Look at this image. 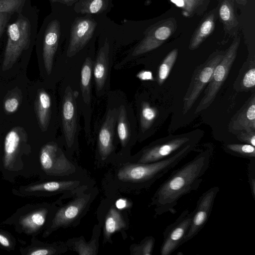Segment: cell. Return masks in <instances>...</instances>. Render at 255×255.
<instances>
[{
	"label": "cell",
	"mask_w": 255,
	"mask_h": 255,
	"mask_svg": "<svg viewBox=\"0 0 255 255\" xmlns=\"http://www.w3.org/2000/svg\"><path fill=\"white\" fill-rule=\"evenodd\" d=\"M14 13H15L9 12H0V40L5 34L8 23Z\"/></svg>",
	"instance_id": "8d00e7d4"
},
{
	"label": "cell",
	"mask_w": 255,
	"mask_h": 255,
	"mask_svg": "<svg viewBox=\"0 0 255 255\" xmlns=\"http://www.w3.org/2000/svg\"><path fill=\"white\" fill-rule=\"evenodd\" d=\"M54 253L53 251L47 249H39L37 250H35L30 253L29 255H51Z\"/></svg>",
	"instance_id": "ab89813d"
},
{
	"label": "cell",
	"mask_w": 255,
	"mask_h": 255,
	"mask_svg": "<svg viewBox=\"0 0 255 255\" xmlns=\"http://www.w3.org/2000/svg\"><path fill=\"white\" fill-rule=\"evenodd\" d=\"M215 26L214 16L211 15L200 25L193 36L189 48L194 50L199 47L201 43L211 33Z\"/></svg>",
	"instance_id": "cb8c5ba5"
},
{
	"label": "cell",
	"mask_w": 255,
	"mask_h": 255,
	"mask_svg": "<svg viewBox=\"0 0 255 255\" xmlns=\"http://www.w3.org/2000/svg\"><path fill=\"white\" fill-rule=\"evenodd\" d=\"M109 53V45L108 41H106L98 52L94 65V75L98 91L103 89L107 77Z\"/></svg>",
	"instance_id": "e0dca14e"
},
{
	"label": "cell",
	"mask_w": 255,
	"mask_h": 255,
	"mask_svg": "<svg viewBox=\"0 0 255 255\" xmlns=\"http://www.w3.org/2000/svg\"><path fill=\"white\" fill-rule=\"evenodd\" d=\"M60 34V23L56 18L45 20L37 32L36 40L41 43L43 60L48 74H50L52 71Z\"/></svg>",
	"instance_id": "52a82bcc"
},
{
	"label": "cell",
	"mask_w": 255,
	"mask_h": 255,
	"mask_svg": "<svg viewBox=\"0 0 255 255\" xmlns=\"http://www.w3.org/2000/svg\"><path fill=\"white\" fill-rule=\"evenodd\" d=\"M236 135L237 139L242 143L255 146V130L241 131Z\"/></svg>",
	"instance_id": "e575fe53"
},
{
	"label": "cell",
	"mask_w": 255,
	"mask_h": 255,
	"mask_svg": "<svg viewBox=\"0 0 255 255\" xmlns=\"http://www.w3.org/2000/svg\"><path fill=\"white\" fill-rule=\"evenodd\" d=\"M146 33L151 35L155 39L163 42L171 35V30L167 26H161L155 30H150Z\"/></svg>",
	"instance_id": "d6a6232c"
},
{
	"label": "cell",
	"mask_w": 255,
	"mask_h": 255,
	"mask_svg": "<svg viewBox=\"0 0 255 255\" xmlns=\"http://www.w3.org/2000/svg\"><path fill=\"white\" fill-rule=\"evenodd\" d=\"M116 205L119 208H124L126 206V201L124 200H119L117 202Z\"/></svg>",
	"instance_id": "ee69618b"
},
{
	"label": "cell",
	"mask_w": 255,
	"mask_h": 255,
	"mask_svg": "<svg viewBox=\"0 0 255 255\" xmlns=\"http://www.w3.org/2000/svg\"><path fill=\"white\" fill-rule=\"evenodd\" d=\"M198 143L189 144L172 155L160 161L125 166L119 170L118 177L123 181H131L139 183L144 187L149 186L175 167L196 148Z\"/></svg>",
	"instance_id": "3957f363"
},
{
	"label": "cell",
	"mask_w": 255,
	"mask_h": 255,
	"mask_svg": "<svg viewBox=\"0 0 255 255\" xmlns=\"http://www.w3.org/2000/svg\"><path fill=\"white\" fill-rule=\"evenodd\" d=\"M40 161L44 170L52 175H67L75 170L73 164L54 143H48L42 148Z\"/></svg>",
	"instance_id": "30bf717a"
},
{
	"label": "cell",
	"mask_w": 255,
	"mask_h": 255,
	"mask_svg": "<svg viewBox=\"0 0 255 255\" xmlns=\"http://www.w3.org/2000/svg\"><path fill=\"white\" fill-rule=\"evenodd\" d=\"M184 1L183 8L187 11L191 13L195 9L197 6L202 0H183Z\"/></svg>",
	"instance_id": "f35d334b"
},
{
	"label": "cell",
	"mask_w": 255,
	"mask_h": 255,
	"mask_svg": "<svg viewBox=\"0 0 255 255\" xmlns=\"http://www.w3.org/2000/svg\"><path fill=\"white\" fill-rule=\"evenodd\" d=\"M219 14L226 27L235 26L236 20L233 7L228 0H225L222 2L219 9Z\"/></svg>",
	"instance_id": "f546056e"
},
{
	"label": "cell",
	"mask_w": 255,
	"mask_h": 255,
	"mask_svg": "<svg viewBox=\"0 0 255 255\" xmlns=\"http://www.w3.org/2000/svg\"><path fill=\"white\" fill-rule=\"evenodd\" d=\"M240 41L239 37L234 40L226 53H224L222 60L215 67L211 79L204 91V95L195 109V113L208 108L215 100L236 58Z\"/></svg>",
	"instance_id": "5b68a950"
},
{
	"label": "cell",
	"mask_w": 255,
	"mask_h": 255,
	"mask_svg": "<svg viewBox=\"0 0 255 255\" xmlns=\"http://www.w3.org/2000/svg\"><path fill=\"white\" fill-rule=\"evenodd\" d=\"M171 1L179 7H183L184 6V1L183 0H171Z\"/></svg>",
	"instance_id": "f6af8a7d"
},
{
	"label": "cell",
	"mask_w": 255,
	"mask_h": 255,
	"mask_svg": "<svg viewBox=\"0 0 255 255\" xmlns=\"http://www.w3.org/2000/svg\"><path fill=\"white\" fill-rule=\"evenodd\" d=\"M46 213L45 210H40L31 213L21 220L20 224L28 232L35 231L44 224Z\"/></svg>",
	"instance_id": "d4e9b609"
},
{
	"label": "cell",
	"mask_w": 255,
	"mask_h": 255,
	"mask_svg": "<svg viewBox=\"0 0 255 255\" xmlns=\"http://www.w3.org/2000/svg\"><path fill=\"white\" fill-rule=\"evenodd\" d=\"M20 141V137L16 128L9 131L5 137L3 163L5 167L12 165Z\"/></svg>",
	"instance_id": "d6986e66"
},
{
	"label": "cell",
	"mask_w": 255,
	"mask_h": 255,
	"mask_svg": "<svg viewBox=\"0 0 255 255\" xmlns=\"http://www.w3.org/2000/svg\"><path fill=\"white\" fill-rule=\"evenodd\" d=\"M238 2H240L241 3H243L245 2V3L246 2V0H237Z\"/></svg>",
	"instance_id": "bcb514c9"
},
{
	"label": "cell",
	"mask_w": 255,
	"mask_h": 255,
	"mask_svg": "<svg viewBox=\"0 0 255 255\" xmlns=\"http://www.w3.org/2000/svg\"><path fill=\"white\" fill-rule=\"evenodd\" d=\"M224 150L233 156L244 158L249 160L255 159V146L244 143H225Z\"/></svg>",
	"instance_id": "7402d4cb"
},
{
	"label": "cell",
	"mask_w": 255,
	"mask_h": 255,
	"mask_svg": "<svg viewBox=\"0 0 255 255\" xmlns=\"http://www.w3.org/2000/svg\"><path fill=\"white\" fill-rule=\"evenodd\" d=\"M109 0H80L75 6L74 10L83 14L99 13L108 7Z\"/></svg>",
	"instance_id": "44dd1931"
},
{
	"label": "cell",
	"mask_w": 255,
	"mask_h": 255,
	"mask_svg": "<svg viewBox=\"0 0 255 255\" xmlns=\"http://www.w3.org/2000/svg\"><path fill=\"white\" fill-rule=\"evenodd\" d=\"M75 249L79 255H90L96 254L95 247L92 243L88 244L80 241L76 244Z\"/></svg>",
	"instance_id": "d590c367"
},
{
	"label": "cell",
	"mask_w": 255,
	"mask_h": 255,
	"mask_svg": "<svg viewBox=\"0 0 255 255\" xmlns=\"http://www.w3.org/2000/svg\"><path fill=\"white\" fill-rule=\"evenodd\" d=\"M118 133L122 146H125L130 136V130L126 110L123 105L118 109Z\"/></svg>",
	"instance_id": "83f0119b"
},
{
	"label": "cell",
	"mask_w": 255,
	"mask_h": 255,
	"mask_svg": "<svg viewBox=\"0 0 255 255\" xmlns=\"http://www.w3.org/2000/svg\"><path fill=\"white\" fill-rule=\"evenodd\" d=\"M248 165V178L252 195L255 200V159L249 160Z\"/></svg>",
	"instance_id": "836d02e7"
},
{
	"label": "cell",
	"mask_w": 255,
	"mask_h": 255,
	"mask_svg": "<svg viewBox=\"0 0 255 255\" xmlns=\"http://www.w3.org/2000/svg\"><path fill=\"white\" fill-rule=\"evenodd\" d=\"M219 187L214 186L203 193L199 198L196 207L192 211L190 226L183 244L192 239L207 223L211 215Z\"/></svg>",
	"instance_id": "9c48e42d"
},
{
	"label": "cell",
	"mask_w": 255,
	"mask_h": 255,
	"mask_svg": "<svg viewBox=\"0 0 255 255\" xmlns=\"http://www.w3.org/2000/svg\"><path fill=\"white\" fill-rule=\"evenodd\" d=\"M62 120L66 141L70 147L74 142L77 130V111L75 97L70 86L66 88L64 92Z\"/></svg>",
	"instance_id": "7c38bea8"
},
{
	"label": "cell",
	"mask_w": 255,
	"mask_h": 255,
	"mask_svg": "<svg viewBox=\"0 0 255 255\" xmlns=\"http://www.w3.org/2000/svg\"><path fill=\"white\" fill-rule=\"evenodd\" d=\"M35 109L39 124L43 130H46L49 125L51 113V99L44 90H40L35 103Z\"/></svg>",
	"instance_id": "ac0fdd59"
},
{
	"label": "cell",
	"mask_w": 255,
	"mask_h": 255,
	"mask_svg": "<svg viewBox=\"0 0 255 255\" xmlns=\"http://www.w3.org/2000/svg\"><path fill=\"white\" fill-rule=\"evenodd\" d=\"M97 25L91 18H77L73 23L70 32L67 55L71 57L76 55L90 40Z\"/></svg>",
	"instance_id": "8fae6325"
},
{
	"label": "cell",
	"mask_w": 255,
	"mask_h": 255,
	"mask_svg": "<svg viewBox=\"0 0 255 255\" xmlns=\"http://www.w3.org/2000/svg\"><path fill=\"white\" fill-rule=\"evenodd\" d=\"M0 244L3 247H8L10 245L9 240L3 235L0 234Z\"/></svg>",
	"instance_id": "b9f144b4"
},
{
	"label": "cell",
	"mask_w": 255,
	"mask_h": 255,
	"mask_svg": "<svg viewBox=\"0 0 255 255\" xmlns=\"http://www.w3.org/2000/svg\"><path fill=\"white\" fill-rule=\"evenodd\" d=\"M192 216V212L184 210L174 222L166 227L160 249L161 255H169L183 245L190 226Z\"/></svg>",
	"instance_id": "ba28073f"
},
{
	"label": "cell",
	"mask_w": 255,
	"mask_h": 255,
	"mask_svg": "<svg viewBox=\"0 0 255 255\" xmlns=\"http://www.w3.org/2000/svg\"><path fill=\"white\" fill-rule=\"evenodd\" d=\"M38 18V11L31 3L11 17L5 31L3 71L10 69L32 46L37 34Z\"/></svg>",
	"instance_id": "7a4b0ae2"
},
{
	"label": "cell",
	"mask_w": 255,
	"mask_h": 255,
	"mask_svg": "<svg viewBox=\"0 0 255 255\" xmlns=\"http://www.w3.org/2000/svg\"><path fill=\"white\" fill-rule=\"evenodd\" d=\"M89 200V195L81 196L60 209L53 219L51 228L66 226L73 222L84 210Z\"/></svg>",
	"instance_id": "9a60e30c"
},
{
	"label": "cell",
	"mask_w": 255,
	"mask_h": 255,
	"mask_svg": "<svg viewBox=\"0 0 255 255\" xmlns=\"http://www.w3.org/2000/svg\"><path fill=\"white\" fill-rule=\"evenodd\" d=\"M52 2H59L68 5H72L77 0H50Z\"/></svg>",
	"instance_id": "7bdbcfd3"
},
{
	"label": "cell",
	"mask_w": 255,
	"mask_h": 255,
	"mask_svg": "<svg viewBox=\"0 0 255 255\" xmlns=\"http://www.w3.org/2000/svg\"><path fill=\"white\" fill-rule=\"evenodd\" d=\"M178 49H173L160 64L157 73V82L159 85H162L168 78L176 61Z\"/></svg>",
	"instance_id": "4316f807"
},
{
	"label": "cell",
	"mask_w": 255,
	"mask_h": 255,
	"mask_svg": "<svg viewBox=\"0 0 255 255\" xmlns=\"http://www.w3.org/2000/svg\"><path fill=\"white\" fill-rule=\"evenodd\" d=\"M224 55V53L222 51L214 52L194 70L183 98V114H185L191 108L209 83L215 67L222 60Z\"/></svg>",
	"instance_id": "8992f818"
},
{
	"label": "cell",
	"mask_w": 255,
	"mask_h": 255,
	"mask_svg": "<svg viewBox=\"0 0 255 255\" xmlns=\"http://www.w3.org/2000/svg\"><path fill=\"white\" fill-rule=\"evenodd\" d=\"M155 244V239L151 236L145 238L142 242L134 248L133 254L135 255H150Z\"/></svg>",
	"instance_id": "1f68e13d"
},
{
	"label": "cell",
	"mask_w": 255,
	"mask_h": 255,
	"mask_svg": "<svg viewBox=\"0 0 255 255\" xmlns=\"http://www.w3.org/2000/svg\"><path fill=\"white\" fill-rule=\"evenodd\" d=\"M213 150L212 144H205L192 160L174 170L159 186L151 202L156 217L168 212L174 214L179 199L199 188L209 167Z\"/></svg>",
	"instance_id": "6da1fadb"
},
{
	"label": "cell",
	"mask_w": 255,
	"mask_h": 255,
	"mask_svg": "<svg viewBox=\"0 0 255 255\" xmlns=\"http://www.w3.org/2000/svg\"><path fill=\"white\" fill-rule=\"evenodd\" d=\"M92 72V61L88 57L86 59L81 72V89L84 102L89 105L91 102V79Z\"/></svg>",
	"instance_id": "ffe728a7"
},
{
	"label": "cell",
	"mask_w": 255,
	"mask_h": 255,
	"mask_svg": "<svg viewBox=\"0 0 255 255\" xmlns=\"http://www.w3.org/2000/svg\"><path fill=\"white\" fill-rule=\"evenodd\" d=\"M79 183L75 181H50L29 186L26 190L30 192L60 191L70 189Z\"/></svg>",
	"instance_id": "484cf974"
},
{
	"label": "cell",
	"mask_w": 255,
	"mask_h": 255,
	"mask_svg": "<svg viewBox=\"0 0 255 255\" xmlns=\"http://www.w3.org/2000/svg\"><path fill=\"white\" fill-rule=\"evenodd\" d=\"M228 130L236 135L243 131L255 130V93L232 118Z\"/></svg>",
	"instance_id": "4fadbf2b"
},
{
	"label": "cell",
	"mask_w": 255,
	"mask_h": 255,
	"mask_svg": "<svg viewBox=\"0 0 255 255\" xmlns=\"http://www.w3.org/2000/svg\"><path fill=\"white\" fill-rule=\"evenodd\" d=\"M19 106L18 100L14 97L7 99L4 103V108L6 112L13 113L15 112Z\"/></svg>",
	"instance_id": "74e56055"
},
{
	"label": "cell",
	"mask_w": 255,
	"mask_h": 255,
	"mask_svg": "<svg viewBox=\"0 0 255 255\" xmlns=\"http://www.w3.org/2000/svg\"><path fill=\"white\" fill-rule=\"evenodd\" d=\"M157 114L158 111L156 108L151 106L147 102L142 103L140 115V123L143 132L150 128Z\"/></svg>",
	"instance_id": "f1b7e54d"
},
{
	"label": "cell",
	"mask_w": 255,
	"mask_h": 255,
	"mask_svg": "<svg viewBox=\"0 0 255 255\" xmlns=\"http://www.w3.org/2000/svg\"><path fill=\"white\" fill-rule=\"evenodd\" d=\"M137 77L142 80H151L153 79L152 73L149 71H143L137 74Z\"/></svg>",
	"instance_id": "60d3db41"
},
{
	"label": "cell",
	"mask_w": 255,
	"mask_h": 255,
	"mask_svg": "<svg viewBox=\"0 0 255 255\" xmlns=\"http://www.w3.org/2000/svg\"><path fill=\"white\" fill-rule=\"evenodd\" d=\"M201 135L199 132L192 131L158 139L144 148L137 163H149L163 160L189 144L199 142Z\"/></svg>",
	"instance_id": "277c9868"
},
{
	"label": "cell",
	"mask_w": 255,
	"mask_h": 255,
	"mask_svg": "<svg viewBox=\"0 0 255 255\" xmlns=\"http://www.w3.org/2000/svg\"><path fill=\"white\" fill-rule=\"evenodd\" d=\"M30 3V0H0V12H18Z\"/></svg>",
	"instance_id": "4dcf8cb0"
},
{
	"label": "cell",
	"mask_w": 255,
	"mask_h": 255,
	"mask_svg": "<svg viewBox=\"0 0 255 255\" xmlns=\"http://www.w3.org/2000/svg\"><path fill=\"white\" fill-rule=\"evenodd\" d=\"M118 109H110L107 114L98 135V148L102 158H106L113 149L115 126L118 117Z\"/></svg>",
	"instance_id": "5bb4252c"
},
{
	"label": "cell",
	"mask_w": 255,
	"mask_h": 255,
	"mask_svg": "<svg viewBox=\"0 0 255 255\" xmlns=\"http://www.w3.org/2000/svg\"><path fill=\"white\" fill-rule=\"evenodd\" d=\"M125 227L126 223L122 214L115 208H111L106 218L105 235L109 237L116 232L120 231Z\"/></svg>",
	"instance_id": "603a6c76"
},
{
	"label": "cell",
	"mask_w": 255,
	"mask_h": 255,
	"mask_svg": "<svg viewBox=\"0 0 255 255\" xmlns=\"http://www.w3.org/2000/svg\"><path fill=\"white\" fill-rule=\"evenodd\" d=\"M255 86V60L254 57L248 58L244 63L235 81L234 87L238 92H248Z\"/></svg>",
	"instance_id": "2e32d148"
}]
</instances>
